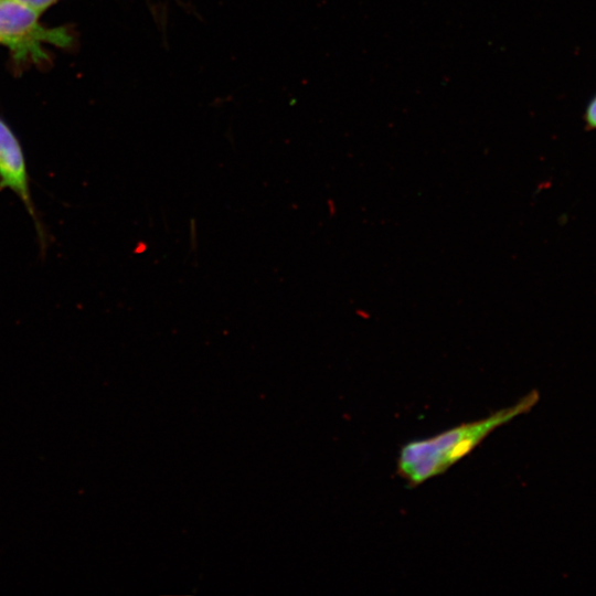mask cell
Wrapping results in <instances>:
<instances>
[{"label": "cell", "instance_id": "5b68a950", "mask_svg": "<svg viewBox=\"0 0 596 596\" xmlns=\"http://www.w3.org/2000/svg\"><path fill=\"white\" fill-rule=\"evenodd\" d=\"M33 10L40 14L46 9L55 4L58 0H15Z\"/></svg>", "mask_w": 596, "mask_h": 596}, {"label": "cell", "instance_id": "6da1fadb", "mask_svg": "<svg viewBox=\"0 0 596 596\" xmlns=\"http://www.w3.org/2000/svg\"><path fill=\"white\" fill-rule=\"evenodd\" d=\"M538 400L539 394L533 392L486 418L461 424L427 439L407 443L398 454V475L414 487L445 472L496 428L530 411Z\"/></svg>", "mask_w": 596, "mask_h": 596}, {"label": "cell", "instance_id": "277c9868", "mask_svg": "<svg viewBox=\"0 0 596 596\" xmlns=\"http://www.w3.org/2000/svg\"><path fill=\"white\" fill-rule=\"evenodd\" d=\"M583 118L587 130H596V94L586 105Z\"/></svg>", "mask_w": 596, "mask_h": 596}, {"label": "cell", "instance_id": "3957f363", "mask_svg": "<svg viewBox=\"0 0 596 596\" xmlns=\"http://www.w3.org/2000/svg\"><path fill=\"white\" fill-rule=\"evenodd\" d=\"M4 189L12 191L22 201L36 224L41 242H44V234L30 191V180L21 143L12 129L0 118V191Z\"/></svg>", "mask_w": 596, "mask_h": 596}, {"label": "cell", "instance_id": "7a4b0ae2", "mask_svg": "<svg viewBox=\"0 0 596 596\" xmlns=\"http://www.w3.org/2000/svg\"><path fill=\"white\" fill-rule=\"evenodd\" d=\"M40 15L15 0H0V44L8 47L17 65L46 62L45 44L70 47L74 43L70 29L47 28L40 22Z\"/></svg>", "mask_w": 596, "mask_h": 596}]
</instances>
